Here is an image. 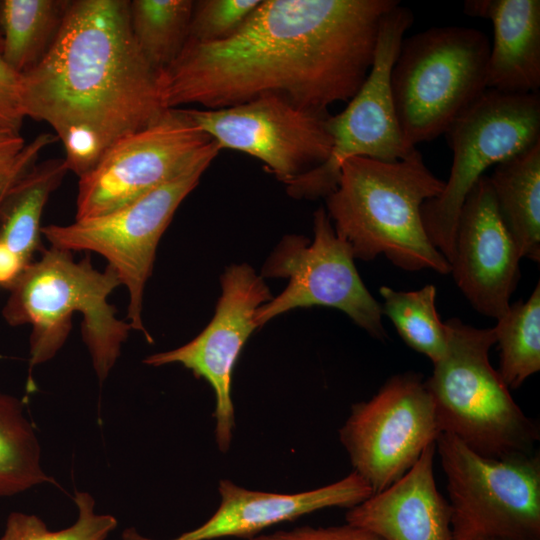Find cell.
<instances>
[{"mask_svg":"<svg viewBox=\"0 0 540 540\" xmlns=\"http://www.w3.org/2000/svg\"><path fill=\"white\" fill-rule=\"evenodd\" d=\"M208 165L198 166L114 211L42 227L51 246L103 256L127 288V319L132 330L153 338L143 322L144 289L153 270L161 236L177 208L197 186Z\"/></svg>","mask_w":540,"mask_h":540,"instance_id":"11","label":"cell"},{"mask_svg":"<svg viewBox=\"0 0 540 540\" xmlns=\"http://www.w3.org/2000/svg\"><path fill=\"white\" fill-rule=\"evenodd\" d=\"M220 146L183 108L167 109L152 124L116 141L79 177L75 219L114 211L201 165Z\"/></svg>","mask_w":540,"mask_h":540,"instance_id":"9","label":"cell"},{"mask_svg":"<svg viewBox=\"0 0 540 540\" xmlns=\"http://www.w3.org/2000/svg\"><path fill=\"white\" fill-rule=\"evenodd\" d=\"M436 449L446 476L453 540H540V456H481L443 432Z\"/></svg>","mask_w":540,"mask_h":540,"instance_id":"7","label":"cell"},{"mask_svg":"<svg viewBox=\"0 0 540 540\" xmlns=\"http://www.w3.org/2000/svg\"><path fill=\"white\" fill-rule=\"evenodd\" d=\"M499 214L521 257L540 261V142L495 165L489 177Z\"/></svg>","mask_w":540,"mask_h":540,"instance_id":"20","label":"cell"},{"mask_svg":"<svg viewBox=\"0 0 540 540\" xmlns=\"http://www.w3.org/2000/svg\"><path fill=\"white\" fill-rule=\"evenodd\" d=\"M220 505L202 525L171 540H215L225 537L252 538L273 525L295 520L329 507L352 508L373 494L355 471L332 484L299 493L253 491L220 480ZM124 540H154L134 528L123 532Z\"/></svg>","mask_w":540,"mask_h":540,"instance_id":"17","label":"cell"},{"mask_svg":"<svg viewBox=\"0 0 540 540\" xmlns=\"http://www.w3.org/2000/svg\"><path fill=\"white\" fill-rule=\"evenodd\" d=\"M120 285L110 266L99 271L88 255L75 261L71 251L53 246L43 249L40 258L32 260L8 289L10 294L2 309L9 325H31L30 371L56 356L71 332L73 314L78 312L82 316V339L102 384L132 330L108 302Z\"/></svg>","mask_w":540,"mask_h":540,"instance_id":"4","label":"cell"},{"mask_svg":"<svg viewBox=\"0 0 540 540\" xmlns=\"http://www.w3.org/2000/svg\"><path fill=\"white\" fill-rule=\"evenodd\" d=\"M273 298L261 276L246 263L228 267L221 276V296L215 314L205 329L188 343L147 356L149 366L181 364L212 387L216 404L215 439L221 452L231 445L234 407L232 372L240 351L257 328L255 315Z\"/></svg>","mask_w":540,"mask_h":540,"instance_id":"15","label":"cell"},{"mask_svg":"<svg viewBox=\"0 0 540 540\" xmlns=\"http://www.w3.org/2000/svg\"><path fill=\"white\" fill-rule=\"evenodd\" d=\"M261 0L194 1L188 40L211 43L234 34Z\"/></svg>","mask_w":540,"mask_h":540,"instance_id":"28","label":"cell"},{"mask_svg":"<svg viewBox=\"0 0 540 540\" xmlns=\"http://www.w3.org/2000/svg\"><path fill=\"white\" fill-rule=\"evenodd\" d=\"M380 295L382 315L390 319L403 341L433 364L440 361L447 349V330L436 310L435 286L429 284L414 291L382 286Z\"/></svg>","mask_w":540,"mask_h":540,"instance_id":"26","label":"cell"},{"mask_svg":"<svg viewBox=\"0 0 540 540\" xmlns=\"http://www.w3.org/2000/svg\"><path fill=\"white\" fill-rule=\"evenodd\" d=\"M248 540H383L376 534L348 523L337 526H301L256 535Z\"/></svg>","mask_w":540,"mask_h":540,"instance_id":"30","label":"cell"},{"mask_svg":"<svg viewBox=\"0 0 540 540\" xmlns=\"http://www.w3.org/2000/svg\"><path fill=\"white\" fill-rule=\"evenodd\" d=\"M436 442L396 482L349 508L346 523L383 540H453L451 508L434 478Z\"/></svg>","mask_w":540,"mask_h":540,"instance_id":"18","label":"cell"},{"mask_svg":"<svg viewBox=\"0 0 540 540\" xmlns=\"http://www.w3.org/2000/svg\"><path fill=\"white\" fill-rule=\"evenodd\" d=\"M159 75L135 41L128 0H72L50 50L21 75L24 113L54 130L81 177L167 110Z\"/></svg>","mask_w":540,"mask_h":540,"instance_id":"2","label":"cell"},{"mask_svg":"<svg viewBox=\"0 0 540 540\" xmlns=\"http://www.w3.org/2000/svg\"><path fill=\"white\" fill-rule=\"evenodd\" d=\"M29 263L0 241V287L9 289Z\"/></svg>","mask_w":540,"mask_h":540,"instance_id":"32","label":"cell"},{"mask_svg":"<svg viewBox=\"0 0 540 540\" xmlns=\"http://www.w3.org/2000/svg\"><path fill=\"white\" fill-rule=\"evenodd\" d=\"M441 433L432 395L414 372L390 377L370 400L354 404L339 431L373 494L400 479Z\"/></svg>","mask_w":540,"mask_h":540,"instance_id":"13","label":"cell"},{"mask_svg":"<svg viewBox=\"0 0 540 540\" xmlns=\"http://www.w3.org/2000/svg\"><path fill=\"white\" fill-rule=\"evenodd\" d=\"M52 133H41L24 146L14 164L0 172V213L15 184L36 164L41 152L57 141Z\"/></svg>","mask_w":540,"mask_h":540,"instance_id":"31","label":"cell"},{"mask_svg":"<svg viewBox=\"0 0 540 540\" xmlns=\"http://www.w3.org/2000/svg\"><path fill=\"white\" fill-rule=\"evenodd\" d=\"M489 52L487 36L471 27H431L403 39L390 84L409 145L444 134L487 90Z\"/></svg>","mask_w":540,"mask_h":540,"instance_id":"6","label":"cell"},{"mask_svg":"<svg viewBox=\"0 0 540 540\" xmlns=\"http://www.w3.org/2000/svg\"><path fill=\"white\" fill-rule=\"evenodd\" d=\"M464 13L490 20L493 43L487 62L486 87L526 94L540 87V1L467 0Z\"/></svg>","mask_w":540,"mask_h":540,"instance_id":"19","label":"cell"},{"mask_svg":"<svg viewBox=\"0 0 540 540\" xmlns=\"http://www.w3.org/2000/svg\"><path fill=\"white\" fill-rule=\"evenodd\" d=\"M72 0H2L1 56L18 74L35 67L61 30Z\"/></svg>","mask_w":540,"mask_h":540,"instance_id":"22","label":"cell"},{"mask_svg":"<svg viewBox=\"0 0 540 540\" xmlns=\"http://www.w3.org/2000/svg\"><path fill=\"white\" fill-rule=\"evenodd\" d=\"M414 20L412 11L400 3L381 18L370 71L346 108L327 117L332 137L328 159L286 185L294 198L326 197L336 187L345 161L366 157L394 162L411 155L401 131L392 97L390 75L404 35Z\"/></svg>","mask_w":540,"mask_h":540,"instance_id":"10","label":"cell"},{"mask_svg":"<svg viewBox=\"0 0 540 540\" xmlns=\"http://www.w3.org/2000/svg\"><path fill=\"white\" fill-rule=\"evenodd\" d=\"M41 463V447L20 399L0 391V497L51 483Z\"/></svg>","mask_w":540,"mask_h":540,"instance_id":"23","label":"cell"},{"mask_svg":"<svg viewBox=\"0 0 540 540\" xmlns=\"http://www.w3.org/2000/svg\"><path fill=\"white\" fill-rule=\"evenodd\" d=\"M314 239L301 235L282 238L266 260L261 277L287 278V287L255 315L257 327L291 309L315 305L346 313L375 338L383 339L381 305L362 282L346 241L335 232L326 210L313 216Z\"/></svg>","mask_w":540,"mask_h":540,"instance_id":"12","label":"cell"},{"mask_svg":"<svg viewBox=\"0 0 540 540\" xmlns=\"http://www.w3.org/2000/svg\"><path fill=\"white\" fill-rule=\"evenodd\" d=\"M194 1L132 0L129 17L141 52L159 73L183 50L189 35Z\"/></svg>","mask_w":540,"mask_h":540,"instance_id":"24","label":"cell"},{"mask_svg":"<svg viewBox=\"0 0 540 540\" xmlns=\"http://www.w3.org/2000/svg\"><path fill=\"white\" fill-rule=\"evenodd\" d=\"M521 258L499 214L489 177L483 175L461 208L450 273L476 311L498 320L511 305Z\"/></svg>","mask_w":540,"mask_h":540,"instance_id":"16","label":"cell"},{"mask_svg":"<svg viewBox=\"0 0 540 540\" xmlns=\"http://www.w3.org/2000/svg\"><path fill=\"white\" fill-rule=\"evenodd\" d=\"M69 172L63 158L36 163L13 187L0 213V241L27 262L41 243V218L50 195Z\"/></svg>","mask_w":540,"mask_h":540,"instance_id":"21","label":"cell"},{"mask_svg":"<svg viewBox=\"0 0 540 540\" xmlns=\"http://www.w3.org/2000/svg\"><path fill=\"white\" fill-rule=\"evenodd\" d=\"M74 502L78 517L71 526L51 531L36 515L11 512L0 540H106L117 527L114 516L95 512V500L89 493L76 491Z\"/></svg>","mask_w":540,"mask_h":540,"instance_id":"27","label":"cell"},{"mask_svg":"<svg viewBox=\"0 0 540 540\" xmlns=\"http://www.w3.org/2000/svg\"><path fill=\"white\" fill-rule=\"evenodd\" d=\"M397 0H261L230 37L187 40L159 75L165 109H220L265 95L319 114L349 101L373 63L382 16Z\"/></svg>","mask_w":540,"mask_h":540,"instance_id":"1","label":"cell"},{"mask_svg":"<svg viewBox=\"0 0 540 540\" xmlns=\"http://www.w3.org/2000/svg\"><path fill=\"white\" fill-rule=\"evenodd\" d=\"M25 117L21 75L0 54V129L20 132Z\"/></svg>","mask_w":540,"mask_h":540,"instance_id":"29","label":"cell"},{"mask_svg":"<svg viewBox=\"0 0 540 540\" xmlns=\"http://www.w3.org/2000/svg\"><path fill=\"white\" fill-rule=\"evenodd\" d=\"M445 326L446 353L425 380L442 433L488 458L533 453L539 426L515 403L489 360L494 328L479 329L458 318Z\"/></svg>","mask_w":540,"mask_h":540,"instance_id":"5","label":"cell"},{"mask_svg":"<svg viewBox=\"0 0 540 540\" xmlns=\"http://www.w3.org/2000/svg\"><path fill=\"white\" fill-rule=\"evenodd\" d=\"M500 349L498 373L510 389L540 370V284L526 301L511 304L493 327Z\"/></svg>","mask_w":540,"mask_h":540,"instance_id":"25","label":"cell"},{"mask_svg":"<svg viewBox=\"0 0 540 540\" xmlns=\"http://www.w3.org/2000/svg\"><path fill=\"white\" fill-rule=\"evenodd\" d=\"M0 4H1V1H0ZM1 50H2V32H1V23H0V54H1Z\"/></svg>","mask_w":540,"mask_h":540,"instance_id":"34","label":"cell"},{"mask_svg":"<svg viewBox=\"0 0 540 540\" xmlns=\"http://www.w3.org/2000/svg\"><path fill=\"white\" fill-rule=\"evenodd\" d=\"M480 540H492V539H480Z\"/></svg>","mask_w":540,"mask_h":540,"instance_id":"35","label":"cell"},{"mask_svg":"<svg viewBox=\"0 0 540 540\" xmlns=\"http://www.w3.org/2000/svg\"><path fill=\"white\" fill-rule=\"evenodd\" d=\"M26 145L20 132L0 129V172L8 170Z\"/></svg>","mask_w":540,"mask_h":540,"instance_id":"33","label":"cell"},{"mask_svg":"<svg viewBox=\"0 0 540 540\" xmlns=\"http://www.w3.org/2000/svg\"><path fill=\"white\" fill-rule=\"evenodd\" d=\"M222 149L260 160L285 185L322 165L332 149L328 114L303 109L278 95L220 108H183Z\"/></svg>","mask_w":540,"mask_h":540,"instance_id":"14","label":"cell"},{"mask_svg":"<svg viewBox=\"0 0 540 540\" xmlns=\"http://www.w3.org/2000/svg\"><path fill=\"white\" fill-rule=\"evenodd\" d=\"M453 153L442 192L421 208L429 240L451 262L464 201L492 165L540 142V95L487 89L444 132Z\"/></svg>","mask_w":540,"mask_h":540,"instance_id":"8","label":"cell"},{"mask_svg":"<svg viewBox=\"0 0 540 540\" xmlns=\"http://www.w3.org/2000/svg\"><path fill=\"white\" fill-rule=\"evenodd\" d=\"M444 186L417 149L394 162L354 157L343 163L325 197L326 212L354 258L370 261L382 254L404 270L447 274L451 266L429 240L421 215L423 204Z\"/></svg>","mask_w":540,"mask_h":540,"instance_id":"3","label":"cell"}]
</instances>
